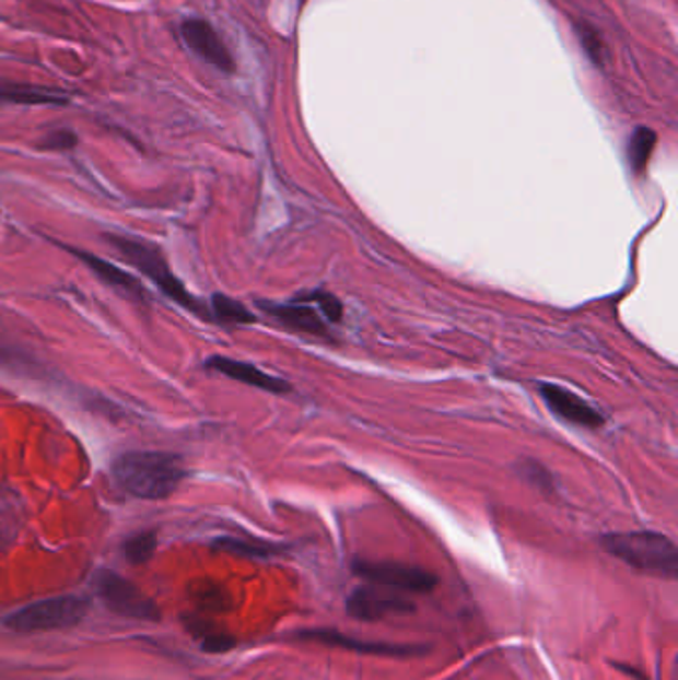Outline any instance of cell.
Segmentation results:
<instances>
[{"instance_id":"3957f363","label":"cell","mask_w":678,"mask_h":680,"mask_svg":"<svg viewBox=\"0 0 678 680\" xmlns=\"http://www.w3.org/2000/svg\"><path fill=\"white\" fill-rule=\"evenodd\" d=\"M601 546L612 558L633 570L665 579H677L678 549L673 539L656 531H624L603 536Z\"/></svg>"},{"instance_id":"2e32d148","label":"cell","mask_w":678,"mask_h":680,"mask_svg":"<svg viewBox=\"0 0 678 680\" xmlns=\"http://www.w3.org/2000/svg\"><path fill=\"white\" fill-rule=\"evenodd\" d=\"M209 313H211L213 323H219V325H252V323H257V317L253 315L249 308L241 305L239 301L223 295V293H215L211 296Z\"/></svg>"},{"instance_id":"277c9868","label":"cell","mask_w":678,"mask_h":680,"mask_svg":"<svg viewBox=\"0 0 678 680\" xmlns=\"http://www.w3.org/2000/svg\"><path fill=\"white\" fill-rule=\"evenodd\" d=\"M87 611H90V603L86 599L74 597V595H62V597H52V599H44L28 607H22L7 617L4 625L22 635L56 631V629H68V626L82 623Z\"/></svg>"},{"instance_id":"603a6c76","label":"cell","mask_w":678,"mask_h":680,"mask_svg":"<svg viewBox=\"0 0 678 680\" xmlns=\"http://www.w3.org/2000/svg\"><path fill=\"white\" fill-rule=\"evenodd\" d=\"M308 295L317 303L318 310L323 313V317L327 318L328 323H339L342 318V305L337 296L327 291H311Z\"/></svg>"},{"instance_id":"7402d4cb","label":"cell","mask_w":678,"mask_h":680,"mask_svg":"<svg viewBox=\"0 0 678 680\" xmlns=\"http://www.w3.org/2000/svg\"><path fill=\"white\" fill-rule=\"evenodd\" d=\"M577 36H580L581 48L585 50V55L589 56L593 65L601 67L603 65V43L599 34L595 33V28H591L589 24H577Z\"/></svg>"},{"instance_id":"30bf717a","label":"cell","mask_w":678,"mask_h":680,"mask_svg":"<svg viewBox=\"0 0 678 680\" xmlns=\"http://www.w3.org/2000/svg\"><path fill=\"white\" fill-rule=\"evenodd\" d=\"M182 36L189 46L191 52H196L201 60H206L211 67L218 68L225 74L235 72V60L231 56L225 43L221 40L218 31L203 19H186L182 26Z\"/></svg>"},{"instance_id":"d6986e66","label":"cell","mask_w":678,"mask_h":680,"mask_svg":"<svg viewBox=\"0 0 678 680\" xmlns=\"http://www.w3.org/2000/svg\"><path fill=\"white\" fill-rule=\"evenodd\" d=\"M155 548H157V534L152 529L140 531V534L126 539L124 555L131 565H143V563L152 560Z\"/></svg>"},{"instance_id":"6da1fadb","label":"cell","mask_w":678,"mask_h":680,"mask_svg":"<svg viewBox=\"0 0 678 680\" xmlns=\"http://www.w3.org/2000/svg\"><path fill=\"white\" fill-rule=\"evenodd\" d=\"M109 472L124 492L153 502L170 497L187 478L182 456L170 452H124Z\"/></svg>"},{"instance_id":"5bb4252c","label":"cell","mask_w":678,"mask_h":680,"mask_svg":"<svg viewBox=\"0 0 678 680\" xmlns=\"http://www.w3.org/2000/svg\"><path fill=\"white\" fill-rule=\"evenodd\" d=\"M70 92L40 84H21V82H4L0 84V102L21 104V106H55L65 108L70 104Z\"/></svg>"},{"instance_id":"52a82bcc","label":"cell","mask_w":678,"mask_h":680,"mask_svg":"<svg viewBox=\"0 0 678 680\" xmlns=\"http://www.w3.org/2000/svg\"><path fill=\"white\" fill-rule=\"evenodd\" d=\"M344 609L349 617L359 621H383L386 617L414 613L416 605L405 593L384 589L378 585H361L347 597Z\"/></svg>"},{"instance_id":"5b68a950","label":"cell","mask_w":678,"mask_h":680,"mask_svg":"<svg viewBox=\"0 0 678 680\" xmlns=\"http://www.w3.org/2000/svg\"><path fill=\"white\" fill-rule=\"evenodd\" d=\"M352 573L369 585L400 593H430L436 589L437 577L432 571L400 561L356 560Z\"/></svg>"},{"instance_id":"4fadbf2b","label":"cell","mask_w":678,"mask_h":680,"mask_svg":"<svg viewBox=\"0 0 678 680\" xmlns=\"http://www.w3.org/2000/svg\"><path fill=\"white\" fill-rule=\"evenodd\" d=\"M206 368L213 371V373L223 374L231 380H237L241 385L253 386V388H259V390L271 392V395H287V392H291V385L283 378L273 376V374L262 373L261 368H257L255 364L235 361V359H230V356L215 354V356L208 359Z\"/></svg>"},{"instance_id":"e0dca14e","label":"cell","mask_w":678,"mask_h":680,"mask_svg":"<svg viewBox=\"0 0 678 680\" xmlns=\"http://www.w3.org/2000/svg\"><path fill=\"white\" fill-rule=\"evenodd\" d=\"M655 143L656 133L648 128H636L631 133L629 143H627V160H629V165H631L634 174H641L645 169L648 160H651V154L655 150Z\"/></svg>"},{"instance_id":"ba28073f","label":"cell","mask_w":678,"mask_h":680,"mask_svg":"<svg viewBox=\"0 0 678 680\" xmlns=\"http://www.w3.org/2000/svg\"><path fill=\"white\" fill-rule=\"evenodd\" d=\"M296 641L318 643L325 647L344 648L361 655L388 658L422 657L426 653L424 645H398V643H383V641H361L356 636L344 635L337 629H305L295 633Z\"/></svg>"},{"instance_id":"44dd1931","label":"cell","mask_w":678,"mask_h":680,"mask_svg":"<svg viewBox=\"0 0 678 680\" xmlns=\"http://www.w3.org/2000/svg\"><path fill=\"white\" fill-rule=\"evenodd\" d=\"M78 142V133L74 130H70V128H58V130H52V132L46 133L43 140L38 142V150H44V152H65V150H72V148H77Z\"/></svg>"},{"instance_id":"7a4b0ae2","label":"cell","mask_w":678,"mask_h":680,"mask_svg":"<svg viewBox=\"0 0 678 680\" xmlns=\"http://www.w3.org/2000/svg\"><path fill=\"white\" fill-rule=\"evenodd\" d=\"M108 242L131 267H136L140 273L145 274L167 298H172L175 305L186 308L187 313L196 315L201 320L213 323L208 305L187 291V286L172 271L164 253L157 245L128 237V235H108Z\"/></svg>"},{"instance_id":"ac0fdd59","label":"cell","mask_w":678,"mask_h":680,"mask_svg":"<svg viewBox=\"0 0 678 680\" xmlns=\"http://www.w3.org/2000/svg\"><path fill=\"white\" fill-rule=\"evenodd\" d=\"M187 629H189L191 635H196L199 638V645L206 653H227V650L235 647V638L233 636L215 631L213 626H209L203 621L187 619Z\"/></svg>"},{"instance_id":"9a60e30c","label":"cell","mask_w":678,"mask_h":680,"mask_svg":"<svg viewBox=\"0 0 678 680\" xmlns=\"http://www.w3.org/2000/svg\"><path fill=\"white\" fill-rule=\"evenodd\" d=\"M213 549L221 553H230L237 558H249V560H269L283 551V546H274L267 541H255V539L239 538H219L213 541Z\"/></svg>"},{"instance_id":"8992f818","label":"cell","mask_w":678,"mask_h":680,"mask_svg":"<svg viewBox=\"0 0 678 680\" xmlns=\"http://www.w3.org/2000/svg\"><path fill=\"white\" fill-rule=\"evenodd\" d=\"M96 591L109 611L120 617L153 623L162 619V611L155 601L114 571H100L96 575Z\"/></svg>"},{"instance_id":"8fae6325","label":"cell","mask_w":678,"mask_h":680,"mask_svg":"<svg viewBox=\"0 0 678 680\" xmlns=\"http://www.w3.org/2000/svg\"><path fill=\"white\" fill-rule=\"evenodd\" d=\"M539 395L546 400L547 408L563 422L581 429H599L605 424V418L599 410H595L589 402L563 386L541 383Z\"/></svg>"},{"instance_id":"7c38bea8","label":"cell","mask_w":678,"mask_h":680,"mask_svg":"<svg viewBox=\"0 0 678 680\" xmlns=\"http://www.w3.org/2000/svg\"><path fill=\"white\" fill-rule=\"evenodd\" d=\"M65 249L68 253H72L82 263L86 265L87 269L96 274L104 285L112 286L114 291H118L121 295L128 296L133 303H140V305H148V303H150V295H148L145 286H143L136 277H131L128 271H124L118 265L109 263V261L102 259V257L94 255V253L82 251V249H74V247H66V245Z\"/></svg>"},{"instance_id":"ffe728a7","label":"cell","mask_w":678,"mask_h":680,"mask_svg":"<svg viewBox=\"0 0 678 680\" xmlns=\"http://www.w3.org/2000/svg\"><path fill=\"white\" fill-rule=\"evenodd\" d=\"M191 595L196 597L197 603L206 609H225V603L230 601L227 593L215 583H196L191 585Z\"/></svg>"},{"instance_id":"9c48e42d","label":"cell","mask_w":678,"mask_h":680,"mask_svg":"<svg viewBox=\"0 0 678 680\" xmlns=\"http://www.w3.org/2000/svg\"><path fill=\"white\" fill-rule=\"evenodd\" d=\"M257 307L261 308L267 317L273 318L274 323L283 329L293 332H305L320 339H328L327 318L318 310L317 303L311 298L308 293L287 301V303H274V301H257Z\"/></svg>"}]
</instances>
